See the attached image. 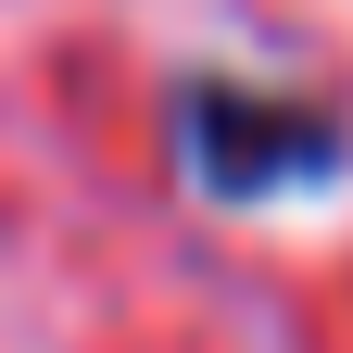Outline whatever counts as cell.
<instances>
[{
    "label": "cell",
    "instance_id": "cell-1",
    "mask_svg": "<svg viewBox=\"0 0 353 353\" xmlns=\"http://www.w3.org/2000/svg\"><path fill=\"white\" fill-rule=\"evenodd\" d=\"M164 152L190 164L202 202H290V190H328L353 164V126L303 88H252V76H176L164 88Z\"/></svg>",
    "mask_w": 353,
    "mask_h": 353
}]
</instances>
